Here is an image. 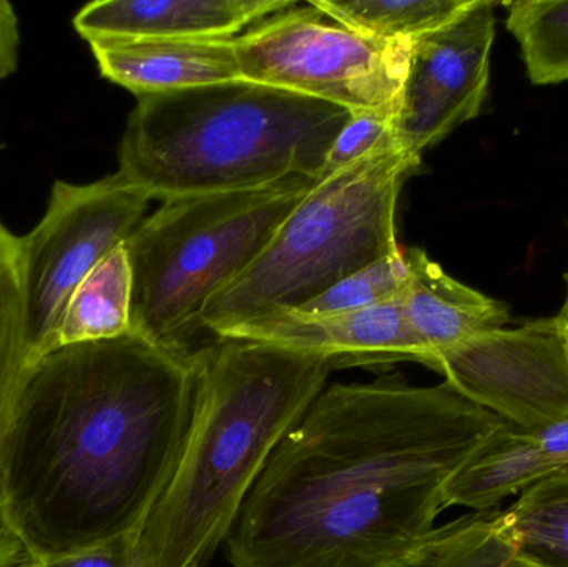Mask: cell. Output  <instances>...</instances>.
<instances>
[{
  "instance_id": "1",
  "label": "cell",
  "mask_w": 568,
  "mask_h": 567,
  "mask_svg": "<svg viewBox=\"0 0 568 567\" xmlns=\"http://www.w3.org/2000/svg\"><path fill=\"white\" fill-rule=\"evenodd\" d=\"M444 379L336 383L278 443L225 541L232 567H414L447 483L503 425Z\"/></svg>"
},
{
  "instance_id": "2",
  "label": "cell",
  "mask_w": 568,
  "mask_h": 567,
  "mask_svg": "<svg viewBox=\"0 0 568 567\" xmlns=\"http://www.w3.org/2000/svg\"><path fill=\"white\" fill-rule=\"evenodd\" d=\"M195 355L135 333L30 366L3 453L0 515L27 561L135 536L195 412Z\"/></svg>"
},
{
  "instance_id": "3",
  "label": "cell",
  "mask_w": 568,
  "mask_h": 567,
  "mask_svg": "<svg viewBox=\"0 0 568 567\" xmlns=\"http://www.w3.org/2000/svg\"><path fill=\"white\" fill-rule=\"evenodd\" d=\"M195 412L175 472L132 536L130 567H206L284 436L326 388L329 362L212 336L195 353Z\"/></svg>"
},
{
  "instance_id": "4",
  "label": "cell",
  "mask_w": 568,
  "mask_h": 567,
  "mask_svg": "<svg viewBox=\"0 0 568 567\" xmlns=\"http://www.w3.org/2000/svg\"><path fill=\"white\" fill-rule=\"evenodd\" d=\"M349 119L343 107L245 79L150 93L136 97L116 173L162 202L320 180Z\"/></svg>"
},
{
  "instance_id": "5",
  "label": "cell",
  "mask_w": 568,
  "mask_h": 567,
  "mask_svg": "<svg viewBox=\"0 0 568 567\" xmlns=\"http://www.w3.org/2000/svg\"><path fill=\"white\" fill-rule=\"evenodd\" d=\"M316 183L293 175L255 189L163 200L125 242L132 333L195 355L205 306L253 265Z\"/></svg>"
},
{
  "instance_id": "6",
  "label": "cell",
  "mask_w": 568,
  "mask_h": 567,
  "mask_svg": "<svg viewBox=\"0 0 568 567\" xmlns=\"http://www.w3.org/2000/svg\"><path fill=\"white\" fill-rule=\"evenodd\" d=\"M420 159L390 142L320 180L253 265L213 296L203 310L202 330L215 335L278 310L300 308L397 252V200L419 172Z\"/></svg>"
},
{
  "instance_id": "7",
  "label": "cell",
  "mask_w": 568,
  "mask_h": 567,
  "mask_svg": "<svg viewBox=\"0 0 568 567\" xmlns=\"http://www.w3.org/2000/svg\"><path fill=\"white\" fill-rule=\"evenodd\" d=\"M410 43H386L293 7L235 37L242 79L363 112L396 115Z\"/></svg>"
},
{
  "instance_id": "8",
  "label": "cell",
  "mask_w": 568,
  "mask_h": 567,
  "mask_svg": "<svg viewBox=\"0 0 568 567\" xmlns=\"http://www.w3.org/2000/svg\"><path fill=\"white\" fill-rule=\"evenodd\" d=\"M150 196L119 173L85 185L57 180L45 215L19 236L30 362L55 350L70 296L145 219Z\"/></svg>"
},
{
  "instance_id": "9",
  "label": "cell",
  "mask_w": 568,
  "mask_h": 567,
  "mask_svg": "<svg viewBox=\"0 0 568 567\" xmlns=\"http://www.w3.org/2000/svg\"><path fill=\"white\" fill-rule=\"evenodd\" d=\"M429 368L504 422L536 426L568 416V320L494 330L440 352Z\"/></svg>"
},
{
  "instance_id": "10",
  "label": "cell",
  "mask_w": 568,
  "mask_h": 567,
  "mask_svg": "<svg viewBox=\"0 0 568 567\" xmlns=\"http://www.w3.org/2000/svg\"><path fill=\"white\" fill-rule=\"evenodd\" d=\"M494 7L470 0L446 26L414 43L393 119L399 149L423 156L483 112L496 39Z\"/></svg>"
},
{
  "instance_id": "11",
  "label": "cell",
  "mask_w": 568,
  "mask_h": 567,
  "mask_svg": "<svg viewBox=\"0 0 568 567\" xmlns=\"http://www.w3.org/2000/svg\"><path fill=\"white\" fill-rule=\"evenodd\" d=\"M212 336L268 343L323 356L333 369L399 362L427 365L430 360L429 350L407 322L400 298L356 312L278 310L220 330Z\"/></svg>"
},
{
  "instance_id": "12",
  "label": "cell",
  "mask_w": 568,
  "mask_h": 567,
  "mask_svg": "<svg viewBox=\"0 0 568 567\" xmlns=\"http://www.w3.org/2000/svg\"><path fill=\"white\" fill-rule=\"evenodd\" d=\"M568 476V416L536 426L503 422L447 483L446 508L490 513L504 499Z\"/></svg>"
},
{
  "instance_id": "13",
  "label": "cell",
  "mask_w": 568,
  "mask_h": 567,
  "mask_svg": "<svg viewBox=\"0 0 568 567\" xmlns=\"http://www.w3.org/2000/svg\"><path fill=\"white\" fill-rule=\"evenodd\" d=\"M293 0H100L73 27L89 43L133 39H232L293 9Z\"/></svg>"
},
{
  "instance_id": "14",
  "label": "cell",
  "mask_w": 568,
  "mask_h": 567,
  "mask_svg": "<svg viewBox=\"0 0 568 567\" xmlns=\"http://www.w3.org/2000/svg\"><path fill=\"white\" fill-rule=\"evenodd\" d=\"M100 73L136 97L242 79L232 39H133L90 43Z\"/></svg>"
},
{
  "instance_id": "15",
  "label": "cell",
  "mask_w": 568,
  "mask_h": 567,
  "mask_svg": "<svg viewBox=\"0 0 568 567\" xmlns=\"http://www.w3.org/2000/svg\"><path fill=\"white\" fill-rule=\"evenodd\" d=\"M403 252L407 276L400 303L429 350V363L440 352L507 326L509 310L503 302L457 282L423 249L403 246Z\"/></svg>"
},
{
  "instance_id": "16",
  "label": "cell",
  "mask_w": 568,
  "mask_h": 567,
  "mask_svg": "<svg viewBox=\"0 0 568 567\" xmlns=\"http://www.w3.org/2000/svg\"><path fill=\"white\" fill-rule=\"evenodd\" d=\"M130 308L132 269L123 243L103 259L70 296L57 330L55 350L132 333Z\"/></svg>"
},
{
  "instance_id": "17",
  "label": "cell",
  "mask_w": 568,
  "mask_h": 567,
  "mask_svg": "<svg viewBox=\"0 0 568 567\" xmlns=\"http://www.w3.org/2000/svg\"><path fill=\"white\" fill-rule=\"evenodd\" d=\"M30 366L19 236L0 222V503L7 436Z\"/></svg>"
},
{
  "instance_id": "18",
  "label": "cell",
  "mask_w": 568,
  "mask_h": 567,
  "mask_svg": "<svg viewBox=\"0 0 568 567\" xmlns=\"http://www.w3.org/2000/svg\"><path fill=\"white\" fill-rule=\"evenodd\" d=\"M470 0H313L334 22L386 43H414L446 26Z\"/></svg>"
},
{
  "instance_id": "19",
  "label": "cell",
  "mask_w": 568,
  "mask_h": 567,
  "mask_svg": "<svg viewBox=\"0 0 568 567\" xmlns=\"http://www.w3.org/2000/svg\"><path fill=\"white\" fill-rule=\"evenodd\" d=\"M496 518L527 561L568 567V476L534 486Z\"/></svg>"
},
{
  "instance_id": "20",
  "label": "cell",
  "mask_w": 568,
  "mask_h": 567,
  "mask_svg": "<svg viewBox=\"0 0 568 567\" xmlns=\"http://www.w3.org/2000/svg\"><path fill=\"white\" fill-rule=\"evenodd\" d=\"M506 7V26L519 43L530 82H567L568 0H526Z\"/></svg>"
},
{
  "instance_id": "21",
  "label": "cell",
  "mask_w": 568,
  "mask_h": 567,
  "mask_svg": "<svg viewBox=\"0 0 568 567\" xmlns=\"http://www.w3.org/2000/svg\"><path fill=\"white\" fill-rule=\"evenodd\" d=\"M414 567H539L499 528L496 515L474 513L437 526Z\"/></svg>"
},
{
  "instance_id": "22",
  "label": "cell",
  "mask_w": 568,
  "mask_h": 567,
  "mask_svg": "<svg viewBox=\"0 0 568 567\" xmlns=\"http://www.w3.org/2000/svg\"><path fill=\"white\" fill-rule=\"evenodd\" d=\"M407 266L403 246L351 273L326 292L300 306L304 313H341L396 302L403 296Z\"/></svg>"
},
{
  "instance_id": "23",
  "label": "cell",
  "mask_w": 568,
  "mask_h": 567,
  "mask_svg": "<svg viewBox=\"0 0 568 567\" xmlns=\"http://www.w3.org/2000/svg\"><path fill=\"white\" fill-rule=\"evenodd\" d=\"M393 115L377 112L354 113L341 129L327 152L320 180L327 179L353 163L359 162L374 150L396 142L393 132ZM317 180V182H320Z\"/></svg>"
},
{
  "instance_id": "24",
  "label": "cell",
  "mask_w": 568,
  "mask_h": 567,
  "mask_svg": "<svg viewBox=\"0 0 568 567\" xmlns=\"http://www.w3.org/2000/svg\"><path fill=\"white\" fill-rule=\"evenodd\" d=\"M132 536L36 563L39 567H130Z\"/></svg>"
},
{
  "instance_id": "25",
  "label": "cell",
  "mask_w": 568,
  "mask_h": 567,
  "mask_svg": "<svg viewBox=\"0 0 568 567\" xmlns=\"http://www.w3.org/2000/svg\"><path fill=\"white\" fill-rule=\"evenodd\" d=\"M19 19L7 0H0V80L12 75L19 63Z\"/></svg>"
},
{
  "instance_id": "26",
  "label": "cell",
  "mask_w": 568,
  "mask_h": 567,
  "mask_svg": "<svg viewBox=\"0 0 568 567\" xmlns=\"http://www.w3.org/2000/svg\"><path fill=\"white\" fill-rule=\"evenodd\" d=\"M27 561L22 546L17 541L0 515V567H12Z\"/></svg>"
},
{
  "instance_id": "27",
  "label": "cell",
  "mask_w": 568,
  "mask_h": 567,
  "mask_svg": "<svg viewBox=\"0 0 568 567\" xmlns=\"http://www.w3.org/2000/svg\"><path fill=\"white\" fill-rule=\"evenodd\" d=\"M560 315L564 316V318H567L568 320V288H567V298H566V303H564V308H562V312H560Z\"/></svg>"
},
{
  "instance_id": "28",
  "label": "cell",
  "mask_w": 568,
  "mask_h": 567,
  "mask_svg": "<svg viewBox=\"0 0 568 567\" xmlns=\"http://www.w3.org/2000/svg\"><path fill=\"white\" fill-rule=\"evenodd\" d=\"M12 567H39V565H36V563L26 561V563H22V565H17V566H12Z\"/></svg>"
}]
</instances>
